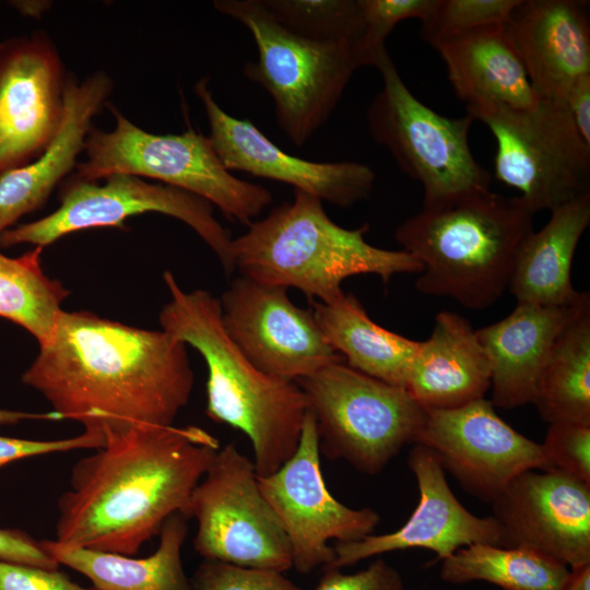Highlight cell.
Listing matches in <instances>:
<instances>
[{"instance_id": "9c48e42d", "label": "cell", "mask_w": 590, "mask_h": 590, "mask_svg": "<svg viewBox=\"0 0 590 590\" xmlns=\"http://www.w3.org/2000/svg\"><path fill=\"white\" fill-rule=\"evenodd\" d=\"M376 68L382 87L367 109L368 131L399 168L422 185L423 206L491 190V175L469 144L474 119L469 114L441 116L424 105L408 88L388 52Z\"/></svg>"}, {"instance_id": "484cf974", "label": "cell", "mask_w": 590, "mask_h": 590, "mask_svg": "<svg viewBox=\"0 0 590 590\" xmlns=\"http://www.w3.org/2000/svg\"><path fill=\"white\" fill-rule=\"evenodd\" d=\"M187 520L180 512L167 518L156 551L143 558L67 546L56 540H42L40 544L59 565L90 579L95 590H193L181 560Z\"/></svg>"}, {"instance_id": "4dcf8cb0", "label": "cell", "mask_w": 590, "mask_h": 590, "mask_svg": "<svg viewBox=\"0 0 590 590\" xmlns=\"http://www.w3.org/2000/svg\"><path fill=\"white\" fill-rule=\"evenodd\" d=\"M285 28L317 42H349L363 34L358 0H260Z\"/></svg>"}, {"instance_id": "1f68e13d", "label": "cell", "mask_w": 590, "mask_h": 590, "mask_svg": "<svg viewBox=\"0 0 590 590\" xmlns=\"http://www.w3.org/2000/svg\"><path fill=\"white\" fill-rule=\"evenodd\" d=\"M521 0H435L421 22V38L430 46L472 30L506 24Z\"/></svg>"}, {"instance_id": "5bb4252c", "label": "cell", "mask_w": 590, "mask_h": 590, "mask_svg": "<svg viewBox=\"0 0 590 590\" xmlns=\"http://www.w3.org/2000/svg\"><path fill=\"white\" fill-rule=\"evenodd\" d=\"M219 299L227 334L269 375L296 382L344 361L326 341L312 311L296 306L284 287L240 275Z\"/></svg>"}, {"instance_id": "4316f807", "label": "cell", "mask_w": 590, "mask_h": 590, "mask_svg": "<svg viewBox=\"0 0 590 590\" xmlns=\"http://www.w3.org/2000/svg\"><path fill=\"white\" fill-rule=\"evenodd\" d=\"M310 310L326 341L350 367L405 388L420 342L377 324L352 293L331 303L312 300Z\"/></svg>"}, {"instance_id": "d590c367", "label": "cell", "mask_w": 590, "mask_h": 590, "mask_svg": "<svg viewBox=\"0 0 590 590\" xmlns=\"http://www.w3.org/2000/svg\"><path fill=\"white\" fill-rule=\"evenodd\" d=\"M316 590H405V586L400 573L378 557L365 569L352 574L323 568Z\"/></svg>"}, {"instance_id": "836d02e7", "label": "cell", "mask_w": 590, "mask_h": 590, "mask_svg": "<svg viewBox=\"0 0 590 590\" xmlns=\"http://www.w3.org/2000/svg\"><path fill=\"white\" fill-rule=\"evenodd\" d=\"M191 580L193 590H300L283 573L204 560Z\"/></svg>"}, {"instance_id": "f35d334b", "label": "cell", "mask_w": 590, "mask_h": 590, "mask_svg": "<svg viewBox=\"0 0 590 590\" xmlns=\"http://www.w3.org/2000/svg\"><path fill=\"white\" fill-rule=\"evenodd\" d=\"M0 560L52 570L60 566L44 550L40 541L19 529L0 528Z\"/></svg>"}, {"instance_id": "cb8c5ba5", "label": "cell", "mask_w": 590, "mask_h": 590, "mask_svg": "<svg viewBox=\"0 0 590 590\" xmlns=\"http://www.w3.org/2000/svg\"><path fill=\"white\" fill-rule=\"evenodd\" d=\"M574 305L517 303L507 317L476 330L491 364L494 406L515 409L533 402L548 352Z\"/></svg>"}, {"instance_id": "7bdbcfd3", "label": "cell", "mask_w": 590, "mask_h": 590, "mask_svg": "<svg viewBox=\"0 0 590 590\" xmlns=\"http://www.w3.org/2000/svg\"><path fill=\"white\" fill-rule=\"evenodd\" d=\"M14 7H16L22 13L34 15V14H40L43 10L47 7L46 4H42V2H34V1H17L12 2Z\"/></svg>"}, {"instance_id": "44dd1931", "label": "cell", "mask_w": 590, "mask_h": 590, "mask_svg": "<svg viewBox=\"0 0 590 590\" xmlns=\"http://www.w3.org/2000/svg\"><path fill=\"white\" fill-rule=\"evenodd\" d=\"M113 88L110 78L95 73L79 82H64L61 120L54 137L35 161L0 176V233L38 209L57 184L76 164L84 150L92 118Z\"/></svg>"}, {"instance_id": "e575fe53", "label": "cell", "mask_w": 590, "mask_h": 590, "mask_svg": "<svg viewBox=\"0 0 590 590\" xmlns=\"http://www.w3.org/2000/svg\"><path fill=\"white\" fill-rule=\"evenodd\" d=\"M551 470L590 484V426L574 423L550 424L541 444Z\"/></svg>"}, {"instance_id": "d6986e66", "label": "cell", "mask_w": 590, "mask_h": 590, "mask_svg": "<svg viewBox=\"0 0 590 590\" xmlns=\"http://www.w3.org/2000/svg\"><path fill=\"white\" fill-rule=\"evenodd\" d=\"M408 463L420 494L408 521L390 533H371L357 541L334 543V559L326 568L342 569L373 556L409 548L429 550L444 560L473 543L500 545L495 519L475 516L457 499L430 449L413 444Z\"/></svg>"}, {"instance_id": "7402d4cb", "label": "cell", "mask_w": 590, "mask_h": 590, "mask_svg": "<svg viewBox=\"0 0 590 590\" xmlns=\"http://www.w3.org/2000/svg\"><path fill=\"white\" fill-rule=\"evenodd\" d=\"M432 47L442 59L455 94L467 110L486 106L530 109L541 99L506 24L460 33Z\"/></svg>"}, {"instance_id": "ffe728a7", "label": "cell", "mask_w": 590, "mask_h": 590, "mask_svg": "<svg viewBox=\"0 0 590 590\" xmlns=\"http://www.w3.org/2000/svg\"><path fill=\"white\" fill-rule=\"evenodd\" d=\"M506 30L540 98L564 102L573 84L590 74L585 2L521 0Z\"/></svg>"}, {"instance_id": "7c38bea8", "label": "cell", "mask_w": 590, "mask_h": 590, "mask_svg": "<svg viewBox=\"0 0 590 590\" xmlns=\"http://www.w3.org/2000/svg\"><path fill=\"white\" fill-rule=\"evenodd\" d=\"M103 185L75 177L49 215L0 233V246H47L60 237L91 227L121 226L126 219L148 212L175 217L191 227L210 247L227 273L235 270L229 232L213 215L206 200L179 188L152 184L130 174H110Z\"/></svg>"}, {"instance_id": "b9f144b4", "label": "cell", "mask_w": 590, "mask_h": 590, "mask_svg": "<svg viewBox=\"0 0 590 590\" xmlns=\"http://www.w3.org/2000/svg\"><path fill=\"white\" fill-rule=\"evenodd\" d=\"M562 590H590V564L570 569Z\"/></svg>"}, {"instance_id": "3957f363", "label": "cell", "mask_w": 590, "mask_h": 590, "mask_svg": "<svg viewBox=\"0 0 590 590\" xmlns=\"http://www.w3.org/2000/svg\"><path fill=\"white\" fill-rule=\"evenodd\" d=\"M163 280L169 300L160 323L203 357L206 415L249 438L258 476L275 472L298 446L307 412L304 392L297 382L264 373L241 352L223 326L219 298L203 290H182L170 271Z\"/></svg>"}, {"instance_id": "74e56055", "label": "cell", "mask_w": 590, "mask_h": 590, "mask_svg": "<svg viewBox=\"0 0 590 590\" xmlns=\"http://www.w3.org/2000/svg\"><path fill=\"white\" fill-rule=\"evenodd\" d=\"M0 590H92L72 582L58 569H45L0 560ZM95 590V589H93Z\"/></svg>"}, {"instance_id": "603a6c76", "label": "cell", "mask_w": 590, "mask_h": 590, "mask_svg": "<svg viewBox=\"0 0 590 590\" xmlns=\"http://www.w3.org/2000/svg\"><path fill=\"white\" fill-rule=\"evenodd\" d=\"M491 364L467 318L444 310L429 338L420 342L405 389L425 410H448L484 398Z\"/></svg>"}, {"instance_id": "30bf717a", "label": "cell", "mask_w": 590, "mask_h": 590, "mask_svg": "<svg viewBox=\"0 0 590 590\" xmlns=\"http://www.w3.org/2000/svg\"><path fill=\"white\" fill-rule=\"evenodd\" d=\"M467 114L496 141V178L517 189L534 214L590 194V145L564 102L541 98L530 109L486 106Z\"/></svg>"}, {"instance_id": "ac0fdd59", "label": "cell", "mask_w": 590, "mask_h": 590, "mask_svg": "<svg viewBox=\"0 0 590 590\" xmlns=\"http://www.w3.org/2000/svg\"><path fill=\"white\" fill-rule=\"evenodd\" d=\"M64 82L57 51L40 34L0 43V176L47 146L61 120Z\"/></svg>"}, {"instance_id": "d4e9b609", "label": "cell", "mask_w": 590, "mask_h": 590, "mask_svg": "<svg viewBox=\"0 0 590 590\" xmlns=\"http://www.w3.org/2000/svg\"><path fill=\"white\" fill-rule=\"evenodd\" d=\"M590 224V194L551 211L547 223L521 244L508 288L517 303L567 307L583 292L571 283V264L582 234Z\"/></svg>"}, {"instance_id": "d6a6232c", "label": "cell", "mask_w": 590, "mask_h": 590, "mask_svg": "<svg viewBox=\"0 0 590 590\" xmlns=\"http://www.w3.org/2000/svg\"><path fill=\"white\" fill-rule=\"evenodd\" d=\"M358 1L363 19V34L354 49L358 68H376L387 52L385 42L396 25L408 19L422 22L435 4V0Z\"/></svg>"}, {"instance_id": "5b68a950", "label": "cell", "mask_w": 590, "mask_h": 590, "mask_svg": "<svg viewBox=\"0 0 590 590\" xmlns=\"http://www.w3.org/2000/svg\"><path fill=\"white\" fill-rule=\"evenodd\" d=\"M368 225L344 228L318 198L294 190L293 201L273 208L233 239L235 270L261 283L297 288L311 302L331 303L344 294V280L375 274L387 283L399 273H421L409 252L378 248L365 239Z\"/></svg>"}, {"instance_id": "f1b7e54d", "label": "cell", "mask_w": 590, "mask_h": 590, "mask_svg": "<svg viewBox=\"0 0 590 590\" xmlns=\"http://www.w3.org/2000/svg\"><path fill=\"white\" fill-rule=\"evenodd\" d=\"M570 569L527 547L473 543L442 560L440 578L450 583L486 581L503 590H562Z\"/></svg>"}, {"instance_id": "83f0119b", "label": "cell", "mask_w": 590, "mask_h": 590, "mask_svg": "<svg viewBox=\"0 0 590 590\" xmlns=\"http://www.w3.org/2000/svg\"><path fill=\"white\" fill-rule=\"evenodd\" d=\"M548 424L590 426V295L583 292L556 337L540 374L534 400Z\"/></svg>"}, {"instance_id": "ab89813d", "label": "cell", "mask_w": 590, "mask_h": 590, "mask_svg": "<svg viewBox=\"0 0 590 590\" xmlns=\"http://www.w3.org/2000/svg\"><path fill=\"white\" fill-rule=\"evenodd\" d=\"M564 103L581 138L590 145V74L573 84Z\"/></svg>"}, {"instance_id": "6da1fadb", "label": "cell", "mask_w": 590, "mask_h": 590, "mask_svg": "<svg viewBox=\"0 0 590 590\" xmlns=\"http://www.w3.org/2000/svg\"><path fill=\"white\" fill-rule=\"evenodd\" d=\"M186 346L163 329L62 310L22 382L61 420L105 439L141 426H169L193 388Z\"/></svg>"}, {"instance_id": "e0dca14e", "label": "cell", "mask_w": 590, "mask_h": 590, "mask_svg": "<svg viewBox=\"0 0 590 590\" xmlns=\"http://www.w3.org/2000/svg\"><path fill=\"white\" fill-rule=\"evenodd\" d=\"M212 146L228 172L290 185L320 201L349 208L367 199L376 181L375 172L358 162H314L292 155L263 134L249 119L226 113L214 99L204 78L196 83Z\"/></svg>"}, {"instance_id": "4fadbf2b", "label": "cell", "mask_w": 590, "mask_h": 590, "mask_svg": "<svg viewBox=\"0 0 590 590\" xmlns=\"http://www.w3.org/2000/svg\"><path fill=\"white\" fill-rule=\"evenodd\" d=\"M316 422L307 410L293 456L275 472L258 476L259 488L290 543L292 567L309 574L334 559L333 546L371 534L380 521L371 508H351L329 492L320 468Z\"/></svg>"}, {"instance_id": "8992f818", "label": "cell", "mask_w": 590, "mask_h": 590, "mask_svg": "<svg viewBox=\"0 0 590 590\" xmlns=\"http://www.w3.org/2000/svg\"><path fill=\"white\" fill-rule=\"evenodd\" d=\"M213 5L251 34L258 60L247 62L244 74L271 96L280 129L303 146L330 118L358 69L354 44L296 35L260 0H217Z\"/></svg>"}, {"instance_id": "ba28073f", "label": "cell", "mask_w": 590, "mask_h": 590, "mask_svg": "<svg viewBox=\"0 0 590 590\" xmlns=\"http://www.w3.org/2000/svg\"><path fill=\"white\" fill-rule=\"evenodd\" d=\"M296 382L315 418L320 453L365 474L381 472L405 445L415 444L426 417L405 388L344 361Z\"/></svg>"}, {"instance_id": "7a4b0ae2", "label": "cell", "mask_w": 590, "mask_h": 590, "mask_svg": "<svg viewBox=\"0 0 590 590\" xmlns=\"http://www.w3.org/2000/svg\"><path fill=\"white\" fill-rule=\"evenodd\" d=\"M201 427L141 426L108 437L72 468L56 541L133 556L190 496L220 450Z\"/></svg>"}, {"instance_id": "9a60e30c", "label": "cell", "mask_w": 590, "mask_h": 590, "mask_svg": "<svg viewBox=\"0 0 590 590\" xmlns=\"http://www.w3.org/2000/svg\"><path fill=\"white\" fill-rule=\"evenodd\" d=\"M415 444L475 497L492 503L520 473L551 470L541 444L515 430L485 398L448 410H426Z\"/></svg>"}, {"instance_id": "60d3db41", "label": "cell", "mask_w": 590, "mask_h": 590, "mask_svg": "<svg viewBox=\"0 0 590 590\" xmlns=\"http://www.w3.org/2000/svg\"><path fill=\"white\" fill-rule=\"evenodd\" d=\"M27 420L59 421L61 420V417L54 411L47 413H30L0 409V426L15 425L22 421Z\"/></svg>"}, {"instance_id": "8d00e7d4", "label": "cell", "mask_w": 590, "mask_h": 590, "mask_svg": "<svg viewBox=\"0 0 590 590\" xmlns=\"http://www.w3.org/2000/svg\"><path fill=\"white\" fill-rule=\"evenodd\" d=\"M106 439L98 434L84 430L82 434L57 440H31L0 436V468L20 459L63 452L75 449H97Z\"/></svg>"}, {"instance_id": "2e32d148", "label": "cell", "mask_w": 590, "mask_h": 590, "mask_svg": "<svg viewBox=\"0 0 590 590\" xmlns=\"http://www.w3.org/2000/svg\"><path fill=\"white\" fill-rule=\"evenodd\" d=\"M503 547H527L569 569L590 564V484L557 470H528L492 502Z\"/></svg>"}, {"instance_id": "277c9868", "label": "cell", "mask_w": 590, "mask_h": 590, "mask_svg": "<svg viewBox=\"0 0 590 590\" xmlns=\"http://www.w3.org/2000/svg\"><path fill=\"white\" fill-rule=\"evenodd\" d=\"M533 216L519 197L486 190L423 206L399 224L394 237L423 266L417 291L483 309L508 288Z\"/></svg>"}, {"instance_id": "f546056e", "label": "cell", "mask_w": 590, "mask_h": 590, "mask_svg": "<svg viewBox=\"0 0 590 590\" xmlns=\"http://www.w3.org/2000/svg\"><path fill=\"white\" fill-rule=\"evenodd\" d=\"M42 250L36 246L19 258L0 253V316L26 329L39 345L52 334L69 294L44 273Z\"/></svg>"}, {"instance_id": "8fae6325", "label": "cell", "mask_w": 590, "mask_h": 590, "mask_svg": "<svg viewBox=\"0 0 590 590\" xmlns=\"http://www.w3.org/2000/svg\"><path fill=\"white\" fill-rule=\"evenodd\" d=\"M185 517L197 521L193 546L204 560L278 573L292 568L287 536L259 488L253 461L235 444L220 448Z\"/></svg>"}, {"instance_id": "52a82bcc", "label": "cell", "mask_w": 590, "mask_h": 590, "mask_svg": "<svg viewBox=\"0 0 590 590\" xmlns=\"http://www.w3.org/2000/svg\"><path fill=\"white\" fill-rule=\"evenodd\" d=\"M109 131L91 129L86 160L75 177L96 181L110 174L153 178L200 197L227 219L249 226L269 206L272 193L228 172L209 137L189 128L180 134H154L133 125L116 108Z\"/></svg>"}]
</instances>
